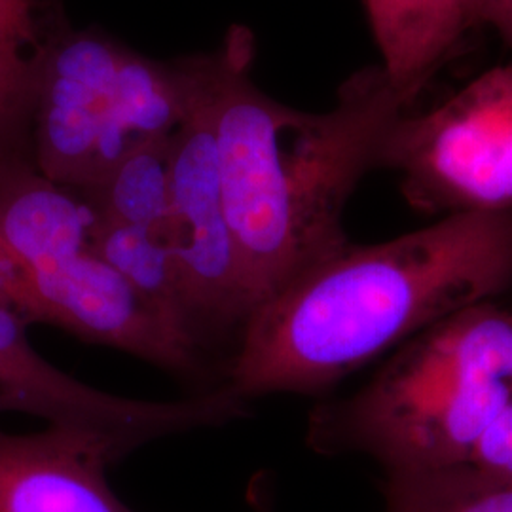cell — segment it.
I'll use <instances>...</instances> for the list:
<instances>
[{"instance_id":"5bb4252c","label":"cell","mask_w":512,"mask_h":512,"mask_svg":"<svg viewBox=\"0 0 512 512\" xmlns=\"http://www.w3.org/2000/svg\"><path fill=\"white\" fill-rule=\"evenodd\" d=\"M171 135L135 148L86 196L101 222L164 232L169 213Z\"/></svg>"},{"instance_id":"7c38bea8","label":"cell","mask_w":512,"mask_h":512,"mask_svg":"<svg viewBox=\"0 0 512 512\" xmlns=\"http://www.w3.org/2000/svg\"><path fill=\"white\" fill-rule=\"evenodd\" d=\"M382 67L420 97L440 63L480 18V0H365Z\"/></svg>"},{"instance_id":"9c48e42d","label":"cell","mask_w":512,"mask_h":512,"mask_svg":"<svg viewBox=\"0 0 512 512\" xmlns=\"http://www.w3.org/2000/svg\"><path fill=\"white\" fill-rule=\"evenodd\" d=\"M122 459L110 440L88 431H0V512H135L107 478Z\"/></svg>"},{"instance_id":"e0dca14e","label":"cell","mask_w":512,"mask_h":512,"mask_svg":"<svg viewBox=\"0 0 512 512\" xmlns=\"http://www.w3.org/2000/svg\"><path fill=\"white\" fill-rule=\"evenodd\" d=\"M247 501L253 512H274V476L270 473H258L249 484Z\"/></svg>"},{"instance_id":"4fadbf2b","label":"cell","mask_w":512,"mask_h":512,"mask_svg":"<svg viewBox=\"0 0 512 512\" xmlns=\"http://www.w3.org/2000/svg\"><path fill=\"white\" fill-rule=\"evenodd\" d=\"M90 249L198 344L183 281L160 230L99 222Z\"/></svg>"},{"instance_id":"30bf717a","label":"cell","mask_w":512,"mask_h":512,"mask_svg":"<svg viewBox=\"0 0 512 512\" xmlns=\"http://www.w3.org/2000/svg\"><path fill=\"white\" fill-rule=\"evenodd\" d=\"M99 222L84 192L54 183L33 158L0 160V285L90 249Z\"/></svg>"},{"instance_id":"8992f818","label":"cell","mask_w":512,"mask_h":512,"mask_svg":"<svg viewBox=\"0 0 512 512\" xmlns=\"http://www.w3.org/2000/svg\"><path fill=\"white\" fill-rule=\"evenodd\" d=\"M380 169L399 173L404 200L421 213H512V65L476 76L435 109L406 110Z\"/></svg>"},{"instance_id":"8fae6325","label":"cell","mask_w":512,"mask_h":512,"mask_svg":"<svg viewBox=\"0 0 512 512\" xmlns=\"http://www.w3.org/2000/svg\"><path fill=\"white\" fill-rule=\"evenodd\" d=\"M71 29L63 0H0V160L33 158L40 80Z\"/></svg>"},{"instance_id":"6da1fadb","label":"cell","mask_w":512,"mask_h":512,"mask_svg":"<svg viewBox=\"0 0 512 512\" xmlns=\"http://www.w3.org/2000/svg\"><path fill=\"white\" fill-rule=\"evenodd\" d=\"M512 306V213H461L374 245L349 241L256 308L224 382L243 401L317 397L442 319Z\"/></svg>"},{"instance_id":"2e32d148","label":"cell","mask_w":512,"mask_h":512,"mask_svg":"<svg viewBox=\"0 0 512 512\" xmlns=\"http://www.w3.org/2000/svg\"><path fill=\"white\" fill-rule=\"evenodd\" d=\"M480 18L512 48V0H480Z\"/></svg>"},{"instance_id":"9a60e30c","label":"cell","mask_w":512,"mask_h":512,"mask_svg":"<svg viewBox=\"0 0 512 512\" xmlns=\"http://www.w3.org/2000/svg\"><path fill=\"white\" fill-rule=\"evenodd\" d=\"M384 512H512V480L463 473H384Z\"/></svg>"},{"instance_id":"ba28073f","label":"cell","mask_w":512,"mask_h":512,"mask_svg":"<svg viewBox=\"0 0 512 512\" xmlns=\"http://www.w3.org/2000/svg\"><path fill=\"white\" fill-rule=\"evenodd\" d=\"M29 325L0 304V414H25L46 425L110 440L124 458L135 450L202 429H220L249 416V404L226 387L177 401H143L95 389L48 363Z\"/></svg>"},{"instance_id":"3957f363","label":"cell","mask_w":512,"mask_h":512,"mask_svg":"<svg viewBox=\"0 0 512 512\" xmlns=\"http://www.w3.org/2000/svg\"><path fill=\"white\" fill-rule=\"evenodd\" d=\"M511 414L512 306L486 302L404 342L357 393L313 406L306 444L384 473H469Z\"/></svg>"},{"instance_id":"5b68a950","label":"cell","mask_w":512,"mask_h":512,"mask_svg":"<svg viewBox=\"0 0 512 512\" xmlns=\"http://www.w3.org/2000/svg\"><path fill=\"white\" fill-rule=\"evenodd\" d=\"M188 103L169 141V213L164 238L183 281L198 344L230 357L253 308L220 183L213 124L211 55L183 57Z\"/></svg>"},{"instance_id":"277c9868","label":"cell","mask_w":512,"mask_h":512,"mask_svg":"<svg viewBox=\"0 0 512 512\" xmlns=\"http://www.w3.org/2000/svg\"><path fill=\"white\" fill-rule=\"evenodd\" d=\"M183 59L156 61L97 29H71L38 88L31 147L54 183L88 194L129 152L169 137L183 120Z\"/></svg>"},{"instance_id":"52a82bcc","label":"cell","mask_w":512,"mask_h":512,"mask_svg":"<svg viewBox=\"0 0 512 512\" xmlns=\"http://www.w3.org/2000/svg\"><path fill=\"white\" fill-rule=\"evenodd\" d=\"M0 304L27 325H52L118 349L171 376L217 389L213 359L156 310L92 249L65 256L0 285Z\"/></svg>"},{"instance_id":"7a4b0ae2","label":"cell","mask_w":512,"mask_h":512,"mask_svg":"<svg viewBox=\"0 0 512 512\" xmlns=\"http://www.w3.org/2000/svg\"><path fill=\"white\" fill-rule=\"evenodd\" d=\"M253 59V35L243 27L211 52L222 196L255 311L348 245L349 198L380 169L387 133L418 95L372 65L349 76L332 109L304 112L256 88Z\"/></svg>"}]
</instances>
